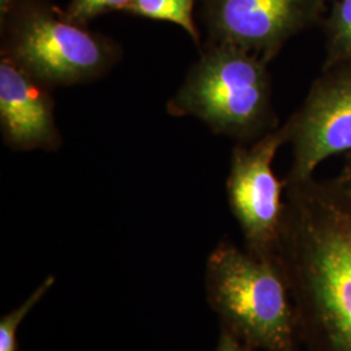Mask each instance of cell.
<instances>
[{"label": "cell", "mask_w": 351, "mask_h": 351, "mask_svg": "<svg viewBox=\"0 0 351 351\" xmlns=\"http://www.w3.org/2000/svg\"><path fill=\"white\" fill-rule=\"evenodd\" d=\"M284 182L276 262L304 351H351V202L332 181Z\"/></svg>", "instance_id": "obj_1"}, {"label": "cell", "mask_w": 351, "mask_h": 351, "mask_svg": "<svg viewBox=\"0 0 351 351\" xmlns=\"http://www.w3.org/2000/svg\"><path fill=\"white\" fill-rule=\"evenodd\" d=\"M172 116H193L213 133L250 143L277 126L268 63L232 45L206 43L167 104Z\"/></svg>", "instance_id": "obj_2"}, {"label": "cell", "mask_w": 351, "mask_h": 351, "mask_svg": "<svg viewBox=\"0 0 351 351\" xmlns=\"http://www.w3.org/2000/svg\"><path fill=\"white\" fill-rule=\"evenodd\" d=\"M204 290L221 328L251 351L297 350L294 308L276 262L223 239L207 258Z\"/></svg>", "instance_id": "obj_3"}, {"label": "cell", "mask_w": 351, "mask_h": 351, "mask_svg": "<svg viewBox=\"0 0 351 351\" xmlns=\"http://www.w3.org/2000/svg\"><path fill=\"white\" fill-rule=\"evenodd\" d=\"M0 56L52 88L101 78L119 63L121 49L47 0H1Z\"/></svg>", "instance_id": "obj_4"}, {"label": "cell", "mask_w": 351, "mask_h": 351, "mask_svg": "<svg viewBox=\"0 0 351 351\" xmlns=\"http://www.w3.org/2000/svg\"><path fill=\"white\" fill-rule=\"evenodd\" d=\"M287 143L282 125L250 143H239L232 152L226 194L239 223L245 250L274 261L284 220V182L277 180L272 163Z\"/></svg>", "instance_id": "obj_5"}, {"label": "cell", "mask_w": 351, "mask_h": 351, "mask_svg": "<svg viewBox=\"0 0 351 351\" xmlns=\"http://www.w3.org/2000/svg\"><path fill=\"white\" fill-rule=\"evenodd\" d=\"M293 160L284 181L314 177L330 156L351 152V66L323 69L301 107L282 125Z\"/></svg>", "instance_id": "obj_6"}, {"label": "cell", "mask_w": 351, "mask_h": 351, "mask_svg": "<svg viewBox=\"0 0 351 351\" xmlns=\"http://www.w3.org/2000/svg\"><path fill=\"white\" fill-rule=\"evenodd\" d=\"M328 0H202L207 43L249 51L267 63L285 43L315 25Z\"/></svg>", "instance_id": "obj_7"}, {"label": "cell", "mask_w": 351, "mask_h": 351, "mask_svg": "<svg viewBox=\"0 0 351 351\" xmlns=\"http://www.w3.org/2000/svg\"><path fill=\"white\" fill-rule=\"evenodd\" d=\"M50 90L0 56V128L7 146L17 151H55L62 146Z\"/></svg>", "instance_id": "obj_8"}, {"label": "cell", "mask_w": 351, "mask_h": 351, "mask_svg": "<svg viewBox=\"0 0 351 351\" xmlns=\"http://www.w3.org/2000/svg\"><path fill=\"white\" fill-rule=\"evenodd\" d=\"M197 0H133L125 12L139 17L167 21L182 27L201 49V33L194 21Z\"/></svg>", "instance_id": "obj_9"}, {"label": "cell", "mask_w": 351, "mask_h": 351, "mask_svg": "<svg viewBox=\"0 0 351 351\" xmlns=\"http://www.w3.org/2000/svg\"><path fill=\"white\" fill-rule=\"evenodd\" d=\"M351 66V0H337L326 21L323 69Z\"/></svg>", "instance_id": "obj_10"}, {"label": "cell", "mask_w": 351, "mask_h": 351, "mask_svg": "<svg viewBox=\"0 0 351 351\" xmlns=\"http://www.w3.org/2000/svg\"><path fill=\"white\" fill-rule=\"evenodd\" d=\"M55 281L56 277L52 275L46 277L17 308H13L11 313L4 315L0 319V351H19V328L26 316L30 314V311L50 291Z\"/></svg>", "instance_id": "obj_11"}, {"label": "cell", "mask_w": 351, "mask_h": 351, "mask_svg": "<svg viewBox=\"0 0 351 351\" xmlns=\"http://www.w3.org/2000/svg\"><path fill=\"white\" fill-rule=\"evenodd\" d=\"M133 0H71L65 16L78 25L86 26L88 21L112 11H124Z\"/></svg>", "instance_id": "obj_12"}, {"label": "cell", "mask_w": 351, "mask_h": 351, "mask_svg": "<svg viewBox=\"0 0 351 351\" xmlns=\"http://www.w3.org/2000/svg\"><path fill=\"white\" fill-rule=\"evenodd\" d=\"M336 188L351 202V152L345 155V163L341 168L339 176L332 180Z\"/></svg>", "instance_id": "obj_13"}, {"label": "cell", "mask_w": 351, "mask_h": 351, "mask_svg": "<svg viewBox=\"0 0 351 351\" xmlns=\"http://www.w3.org/2000/svg\"><path fill=\"white\" fill-rule=\"evenodd\" d=\"M215 351H251L247 346H245L236 336H233L230 332L221 328L217 346Z\"/></svg>", "instance_id": "obj_14"}, {"label": "cell", "mask_w": 351, "mask_h": 351, "mask_svg": "<svg viewBox=\"0 0 351 351\" xmlns=\"http://www.w3.org/2000/svg\"><path fill=\"white\" fill-rule=\"evenodd\" d=\"M201 1H202V0H201Z\"/></svg>", "instance_id": "obj_15"}]
</instances>
